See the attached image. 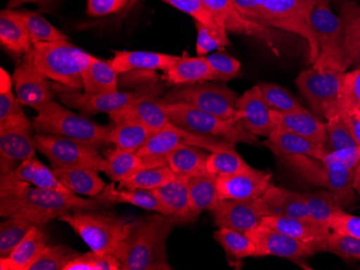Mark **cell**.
<instances>
[{"label": "cell", "instance_id": "40", "mask_svg": "<svg viewBox=\"0 0 360 270\" xmlns=\"http://www.w3.org/2000/svg\"><path fill=\"white\" fill-rule=\"evenodd\" d=\"M167 5L176 8L179 11L188 14L194 21L203 24L212 32L217 34L221 39L230 46L228 38V30L216 19L215 15L210 12L203 0H165Z\"/></svg>", "mask_w": 360, "mask_h": 270}, {"label": "cell", "instance_id": "49", "mask_svg": "<svg viewBox=\"0 0 360 270\" xmlns=\"http://www.w3.org/2000/svg\"><path fill=\"white\" fill-rule=\"evenodd\" d=\"M259 88L264 102L271 110L287 114L303 109L300 102L293 97V95L282 86L275 83H261Z\"/></svg>", "mask_w": 360, "mask_h": 270}, {"label": "cell", "instance_id": "54", "mask_svg": "<svg viewBox=\"0 0 360 270\" xmlns=\"http://www.w3.org/2000/svg\"><path fill=\"white\" fill-rule=\"evenodd\" d=\"M329 229L335 233L360 239V217L349 215L345 210L340 211L331 217Z\"/></svg>", "mask_w": 360, "mask_h": 270}, {"label": "cell", "instance_id": "5", "mask_svg": "<svg viewBox=\"0 0 360 270\" xmlns=\"http://www.w3.org/2000/svg\"><path fill=\"white\" fill-rule=\"evenodd\" d=\"M60 221L70 225L81 239L98 254H118L129 236L133 220L97 212V210H76L66 213Z\"/></svg>", "mask_w": 360, "mask_h": 270}, {"label": "cell", "instance_id": "3", "mask_svg": "<svg viewBox=\"0 0 360 270\" xmlns=\"http://www.w3.org/2000/svg\"><path fill=\"white\" fill-rule=\"evenodd\" d=\"M313 0H232L244 19L270 28L297 34L309 43V62L314 64L319 50L309 26Z\"/></svg>", "mask_w": 360, "mask_h": 270}, {"label": "cell", "instance_id": "47", "mask_svg": "<svg viewBox=\"0 0 360 270\" xmlns=\"http://www.w3.org/2000/svg\"><path fill=\"white\" fill-rule=\"evenodd\" d=\"M326 153L335 151L345 150L349 148H359L349 127L347 126L345 119L340 116H335L326 122Z\"/></svg>", "mask_w": 360, "mask_h": 270}, {"label": "cell", "instance_id": "32", "mask_svg": "<svg viewBox=\"0 0 360 270\" xmlns=\"http://www.w3.org/2000/svg\"><path fill=\"white\" fill-rule=\"evenodd\" d=\"M0 43L18 58H23L34 46L23 24L9 8L0 12Z\"/></svg>", "mask_w": 360, "mask_h": 270}, {"label": "cell", "instance_id": "59", "mask_svg": "<svg viewBox=\"0 0 360 270\" xmlns=\"http://www.w3.org/2000/svg\"><path fill=\"white\" fill-rule=\"evenodd\" d=\"M64 270H93L91 251L84 254L79 253L65 265Z\"/></svg>", "mask_w": 360, "mask_h": 270}, {"label": "cell", "instance_id": "6", "mask_svg": "<svg viewBox=\"0 0 360 270\" xmlns=\"http://www.w3.org/2000/svg\"><path fill=\"white\" fill-rule=\"evenodd\" d=\"M32 127L37 134L58 135L100 149L110 144L111 126L101 125L86 116L75 114L52 100L38 111L32 119Z\"/></svg>", "mask_w": 360, "mask_h": 270}, {"label": "cell", "instance_id": "41", "mask_svg": "<svg viewBox=\"0 0 360 270\" xmlns=\"http://www.w3.org/2000/svg\"><path fill=\"white\" fill-rule=\"evenodd\" d=\"M214 238L233 259H243L256 255V245L246 233L221 227L215 231Z\"/></svg>", "mask_w": 360, "mask_h": 270}, {"label": "cell", "instance_id": "52", "mask_svg": "<svg viewBox=\"0 0 360 270\" xmlns=\"http://www.w3.org/2000/svg\"><path fill=\"white\" fill-rule=\"evenodd\" d=\"M341 114L360 109V68L345 72L342 82Z\"/></svg>", "mask_w": 360, "mask_h": 270}, {"label": "cell", "instance_id": "50", "mask_svg": "<svg viewBox=\"0 0 360 270\" xmlns=\"http://www.w3.org/2000/svg\"><path fill=\"white\" fill-rule=\"evenodd\" d=\"M206 58L214 74L212 81L228 82L236 78L240 72V62L224 52L210 53Z\"/></svg>", "mask_w": 360, "mask_h": 270}, {"label": "cell", "instance_id": "43", "mask_svg": "<svg viewBox=\"0 0 360 270\" xmlns=\"http://www.w3.org/2000/svg\"><path fill=\"white\" fill-rule=\"evenodd\" d=\"M307 208H309V217L313 221L317 222L321 227L329 229V222L335 213L340 212L343 209L335 203L333 195L328 189H319L316 192L303 193Z\"/></svg>", "mask_w": 360, "mask_h": 270}, {"label": "cell", "instance_id": "10", "mask_svg": "<svg viewBox=\"0 0 360 270\" xmlns=\"http://www.w3.org/2000/svg\"><path fill=\"white\" fill-rule=\"evenodd\" d=\"M345 72L309 68L300 72L296 84L315 114L326 121L341 114L342 82Z\"/></svg>", "mask_w": 360, "mask_h": 270}, {"label": "cell", "instance_id": "4", "mask_svg": "<svg viewBox=\"0 0 360 270\" xmlns=\"http://www.w3.org/2000/svg\"><path fill=\"white\" fill-rule=\"evenodd\" d=\"M28 53L36 67L50 81L72 90H84L82 72L92 58L88 52L68 40H60L35 43Z\"/></svg>", "mask_w": 360, "mask_h": 270}, {"label": "cell", "instance_id": "57", "mask_svg": "<svg viewBox=\"0 0 360 270\" xmlns=\"http://www.w3.org/2000/svg\"><path fill=\"white\" fill-rule=\"evenodd\" d=\"M93 270H121L122 264L113 254H98L91 251Z\"/></svg>", "mask_w": 360, "mask_h": 270}, {"label": "cell", "instance_id": "45", "mask_svg": "<svg viewBox=\"0 0 360 270\" xmlns=\"http://www.w3.org/2000/svg\"><path fill=\"white\" fill-rule=\"evenodd\" d=\"M337 1L339 4L340 17L343 22L345 55V62H347V53L360 44V7L351 0H337Z\"/></svg>", "mask_w": 360, "mask_h": 270}, {"label": "cell", "instance_id": "44", "mask_svg": "<svg viewBox=\"0 0 360 270\" xmlns=\"http://www.w3.org/2000/svg\"><path fill=\"white\" fill-rule=\"evenodd\" d=\"M252 167L243 160L242 156L236 151H222L210 152L206 161V169L212 176H230L236 173L248 171Z\"/></svg>", "mask_w": 360, "mask_h": 270}, {"label": "cell", "instance_id": "1", "mask_svg": "<svg viewBox=\"0 0 360 270\" xmlns=\"http://www.w3.org/2000/svg\"><path fill=\"white\" fill-rule=\"evenodd\" d=\"M102 203L84 199L58 189L30 187L10 179L0 178V215L19 217L44 227L54 219L76 210H98Z\"/></svg>", "mask_w": 360, "mask_h": 270}, {"label": "cell", "instance_id": "61", "mask_svg": "<svg viewBox=\"0 0 360 270\" xmlns=\"http://www.w3.org/2000/svg\"><path fill=\"white\" fill-rule=\"evenodd\" d=\"M13 86V79L4 68L0 69V93L11 90Z\"/></svg>", "mask_w": 360, "mask_h": 270}, {"label": "cell", "instance_id": "46", "mask_svg": "<svg viewBox=\"0 0 360 270\" xmlns=\"http://www.w3.org/2000/svg\"><path fill=\"white\" fill-rule=\"evenodd\" d=\"M32 222L23 217H7L0 224V257H8L16 245L23 241L30 229Z\"/></svg>", "mask_w": 360, "mask_h": 270}, {"label": "cell", "instance_id": "8", "mask_svg": "<svg viewBox=\"0 0 360 270\" xmlns=\"http://www.w3.org/2000/svg\"><path fill=\"white\" fill-rule=\"evenodd\" d=\"M165 109L172 122L188 132L224 139L236 144L258 142L257 136L240 122L224 120L185 102H165Z\"/></svg>", "mask_w": 360, "mask_h": 270}, {"label": "cell", "instance_id": "31", "mask_svg": "<svg viewBox=\"0 0 360 270\" xmlns=\"http://www.w3.org/2000/svg\"><path fill=\"white\" fill-rule=\"evenodd\" d=\"M102 205H113V203H129L143 210L153 211L169 215L167 208L162 205L157 195L153 191L146 189H121L116 187L115 182L107 184L100 195L95 197Z\"/></svg>", "mask_w": 360, "mask_h": 270}, {"label": "cell", "instance_id": "15", "mask_svg": "<svg viewBox=\"0 0 360 270\" xmlns=\"http://www.w3.org/2000/svg\"><path fill=\"white\" fill-rule=\"evenodd\" d=\"M13 86L20 104L39 111L53 100L56 93L49 79L36 67L30 53H26L18 64L13 74Z\"/></svg>", "mask_w": 360, "mask_h": 270}, {"label": "cell", "instance_id": "37", "mask_svg": "<svg viewBox=\"0 0 360 270\" xmlns=\"http://www.w3.org/2000/svg\"><path fill=\"white\" fill-rule=\"evenodd\" d=\"M188 193H189L190 207L195 220L204 211H212L220 203L216 177H191L188 180Z\"/></svg>", "mask_w": 360, "mask_h": 270}, {"label": "cell", "instance_id": "55", "mask_svg": "<svg viewBox=\"0 0 360 270\" xmlns=\"http://www.w3.org/2000/svg\"><path fill=\"white\" fill-rule=\"evenodd\" d=\"M129 0H86V13L92 18L116 14L129 5Z\"/></svg>", "mask_w": 360, "mask_h": 270}, {"label": "cell", "instance_id": "63", "mask_svg": "<svg viewBox=\"0 0 360 270\" xmlns=\"http://www.w3.org/2000/svg\"><path fill=\"white\" fill-rule=\"evenodd\" d=\"M354 189H355L356 193L360 197V164L358 165L357 170H356L355 179H354Z\"/></svg>", "mask_w": 360, "mask_h": 270}, {"label": "cell", "instance_id": "2", "mask_svg": "<svg viewBox=\"0 0 360 270\" xmlns=\"http://www.w3.org/2000/svg\"><path fill=\"white\" fill-rule=\"evenodd\" d=\"M177 222L169 215H155L133 220L132 227L117 257L122 270H169L167 241Z\"/></svg>", "mask_w": 360, "mask_h": 270}, {"label": "cell", "instance_id": "26", "mask_svg": "<svg viewBox=\"0 0 360 270\" xmlns=\"http://www.w3.org/2000/svg\"><path fill=\"white\" fill-rule=\"evenodd\" d=\"M179 55L149 51L116 52L111 58V66L119 74L129 72H165Z\"/></svg>", "mask_w": 360, "mask_h": 270}, {"label": "cell", "instance_id": "11", "mask_svg": "<svg viewBox=\"0 0 360 270\" xmlns=\"http://www.w3.org/2000/svg\"><path fill=\"white\" fill-rule=\"evenodd\" d=\"M238 98V93L224 84L201 82L178 86L162 100L165 102H185L224 120L236 121Z\"/></svg>", "mask_w": 360, "mask_h": 270}, {"label": "cell", "instance_id": "16", "mask_svg": "<svg viewBox=\"0 0 360 270\" xmlns=\"http://www.w3.org/2000/svg\"><path fill=\"white\" fill-rule=\"evenodd\" d=\"M256 245L255 257H277L290 261H299L314 255L315 251L301 241H296L261 222L248 231Z\"/></svg>", "mask_w": 360, "mask_h": 270}, {"label": "cell", "instance_id": "62", "mask_svg": "<svg viewBox=\"0 0 360 270\" xmlns=\"http://www.w3.org/2000/svg\"><path fill=\"white\" fill-rule=\"evenodd\" d=\"M347 67L353 65L355 66V69L360 68V44L347 53Z\"/></svg>", "mask_w": 360, "mask_h": 270}, {"label": "cell", "instance_id": "34", "mask_svg": "<svg viewBox=\"0 0 360 270\" xmlns=\"http://www.w3.org/2000/svg\"><path fill=\"white\" fill-rule=\"evenodd\" d=\"M118 76L110 62L92 55L88 67L82 72L84 92L90 95L117 92L119 90Z\"/></svg>", "mask_w": 360, "mask_h": 270}, {"label": "cell", "instance_id": "48", "mask_svg": "<svg viewBox=\"0 0 360 270\" xmlns=\"http://www.w3.org/2000/svg\"><path fill=\"white\" fill-rule=\"evenodd\" d=\"M78 254L68 245H48L27 270H64L65 265Z\"/></svg>", "mask_w": 360, "mask_h": 270}, {"label": "cell", "instance_id": "20", "mask_svg": "<svg viewBox=\"0 0 360 270\" xmlns=\"http://www.w3.org/2000/svg\"><path fill=\"white\" fill-rule=\"evenodd\" d=\"M261 217H286L311 219L303 193L292 192L271 184L266 192L254 201Z\"/></svg>", "mask_w": 360, "mask_h": 270}, {"label": "cell", "instance_id": "35", "mask_svg": "<svg viewBox=\"0 0 360 270\" xmlns=\"http://www.w3.org/2000/svg\"><path fill=\"white\" fill-rule=\"evenodd\" d=\"M58 180L70 192L95 198L102 193L106 183L100 177V171L93 169H53Z\"/></svg>", "mask_w": 360, "mask_h": 270}, {"label": "cell", "instance_id": "28", "mask_svg": "<svg viewBox=\"0 0 360 270\" xmlns=\"http://www.w3.org/2000/svg\"><path fill=\"white\" fill-rule=\"evenodd\" d=\"M163 72L162 79L176 86L212 81L214 76L206 56H178Z\"/></svg>", "mask_w": 360, "mask_h": 270}, {"label": "cell", "instance_id": "21", "mask_svg": "<svg viewBox=\"0 0 360 270\" xmlns=\"http://www.w3.org/2000/svg\"><path fill=\"white\" fill-rule=\"evenodd\" d=\"M272 175L266 171L250 170L216 178L221 199L255 201L266 192L272 183Z\"/></svg>", "mask_w": 360, "mask_h": 270}, {"label": "cell", "instance_id": "27", "mask_svg": "<svg viewBox=\"0 0 360 270\" xmlns=\"http://www.w3.org/2000/svg\"><path fill=\"white\" fill-rule=\"evenodd\" d=\"M48 241L49 235L44 227L34 225L8 257H0V269L27 270L48 245Z\"/></svg>", "mask_w": 360, "mask_h": 270}, {"label": "cell", "instance_id": "30", "mask_svg": "<svg viewBox=\"0 0 360 270\" xmlns=\"http://www.w3.org/2000/svg\"><path fill=\"white\" fill-rule=\"evenodd\" d=\"M271 116L276 126L315 141L317 144H325L327 138L326 123L307 109L287 114L271 110Z\"/></svg>", "mask_w": 360, "mask_h": 270}, {"label": "cell", "instance_id": "53", "mask_svg": "<svg viewBox=\"0 0 360 270\" xmlns=\"http://www.w3.org/2000/svg\"><path fill=\"white\" fill-rule=\"evenodd\" d=\"M196 53L199 56H206L218 49H224L229 46L217 34L214 33L203 24L195 22Z\"/></svg>", "mask_w": 360, "mask_h": 270}, {"label": "cell", "instance_id": "56", "mask_svg": "<svg viewBox=\"0 0 360 270\" xmlns=\"http://www.w3.org/2000/svg\"><path fill=\"white\" fill-rule=\"evenodd\" d=\"M16 95L12 90L0 93V122H5L14 116L23 114V109Z\"/></svg>", "mask_w": 360, "mask_h": 270}, {"label": "cell", "instance_id": "9", "mask_svg": "<svg viewBox=\"0 0 360 270\" xmlns=\"http://www.w3.org/2000/svg\"><path fill=\"white\" fill-rule=\"evenodd\" d=\"M34 144L53 169H93L100 173L106 169V158L90 144L50 134L35 135Z\"/></svg>", "mask_w": 360, "mask_h": 270}, {"label": "cell", "instance_id": "23", "mask_svg": "<svg viewBox=\"0 0 360 270\" xmlns=\"http://www.w3.org/2000/svg\"><path fill=\"white\" fill-rule=\"evenodd\" d=\"M216 227L248 233L260 224L262 217L255 208L254 201L221 199L212 210Z\"/></svg>", "mask_w": 360, "mask_h": 270}, {"label": "cell", "instance_id": "14", "mask_svg": "<svg viewBox=\"0 0 360 270\" xmlns=\"http://www.w3.org/2000/svg\"><path fill=\"white\" fill-rule=\"evenodd\" d=\"M150 88L133 90V92L117 90V92L106 93V94L90 95L84 92L81 93L80 90H72L54 82L52 83V90L63 104L76 109L89 116L97 114H106L110 116L117 111L122 110L123 108L129 106L131 102L150 90Z\"/></svg>", "mask_w": 360, "mask_h": 270}, {"label": "cell", "instance_id": "36", "mask_svg": "<svg viewBox=\"0 0 360 270\" xmlns=\"http://www.w3.org/2000/svg\"><path fill=\"white\" fill-rule=\"evenodd\" d=\"M208 155L210 154H207L203 149L190 146V144H184L169 153L165 157V161L172 170L177 175L189 177V178L207 176L210 175L206 169Z\"/></svg>", "mask_w": 360, "mask_h": 270}, {"label": "cell", "instance_id": "33", "mask_svg": "<svg viewBox=\"0 0 360 270\" xmlns=\"http://www.w3.org/2000/svg\"><path fill=\"white\" fill-rule=\"evenodd\" d=\"M0 178L19 181V182L27 183L42 189H54L63 192H70L58 180L53 168L50 169L42 164L36 156L30 157L27 160L23 161L11 173L6 176H0Z\"/></svg>", "mask_w": 360, "mask_h": 270}, {"label": "cell", "instance_id": "58", "mask_svg": "<svg viewBox=\"0 0 360 270\" xmlns=\"http://www.w3.org/2000/svg\"><path fill=\"white\" fill-rule=\"evenodd\" d=\"M342 118L345 119L347 126L349 127L356 142L360 149V109L356 110L345 111L341 114Z\"/></svg>", "mask_w": 360, "mask_h": 270}, {"label": "cell", "instance_id": "42", "mask_svg": "<svg viewBox=\"0 0 360 270\" xmlns=\"http://www.w3.org/2000/svg\"><path fill=\"white\" fill-rule=\"evenodd\" d=\"M177 173L172 170L169 165L151 167L135 173L132 177L119 182L121 189H146L153 191L169 181L173 180Z\"/></svg>", "mask_w": 360, "mask_h": 270}, {"label": "cell", "instance_id": "12", "mask_svg": "<svg viewBox=\"0 0 360 270\" xmlns=\"http://www.w3.org/2000/svg\"><path fill=\"white\" fill-rule=\"evenodd\" d=\"M319 160L325 173L323 187L328 189L343 210L353 205L357 201L354 179L360 164V149L349 148L326 153Z\"/></svg>", "mask_w": 360, "mask_h": 270}, {"label": "cell", "instance_id": "7", "mask_svg": "<svg viewBox=\"0 0 360 270\" xmlns=\"http://www.w3.org/2000/svg\"><path fill=\"white\" fill-rule=\"evenodd\" d=\"M309 26L319 46V54L313 67L347 72L343 22L330 7V0H313Z\"/></svg>", "mask_w": 360, "mask_h": 270}, {"label": "cell", "instance_id": "38", "mask_svg": "<svg viewBox=\"0 0 360 270\" xmlns=\"http://www.w3.org/2000/svg\"><path fill=\"white\" fill-rule=\"evenodd\" d=\"M153 133L155 132L153 130L143 123L124 121L111 126L108 138L110 144L116 148L127 152L136 153L150 138Z\"/></svg>", "mask_w": 360, "mask_h": 270}, {"label": "cell", "instance_id": "39", "mask_svg": "<svg viewBox=\"0 0 360 270\" xmlns=\"http://www.w3.org/2000/svg\"><path fill=\"white\" fill-rule=\"evenodd\" d=\"M13 12L25 27L32 43L68 40V36L52 25L50 22L46 21L41 14L28 10L13 9Z\"/></svg>", "mask_w": 360, "mask_h": 270}, {"label": "cell", "instance_id": "51", "mask_svg": "<svg viewBox=\"0 0 360 270\" xmlns=\"http://www.w3.org/2000/svg\"><path fill=\"white\" fill-rule=\"evenodd\" d=\"M328 251L349 262H360V239L330 231Z\"/></svg>", "mask_w": 360, "mask_h": 270}, {"label": "cell", "instance_id": "13", "mask_svg": "<svg viewBox=\"0 0 360 270\" xmlns=\"http://www.w3.org/2000/svg\"><path fill=\"white\" fill-rule=\"evenodd\" d=\"M32 130L25 114L0 122V176L9 175L23 161L36 156Z\"/></svg>", "mask_w": 360, "mask_h": 270}, {"label": "cell", "instance_id": "22", "mask_svg": "<svg viewBox=\"0 0 360 270\" xmlns=\"http://www.w3.org/2000/svg\"><path fill=\"white\" fill-rule=\"evenodd\" d=\"M262 223L301 241L315 252L328 251V237L330 231L312 219L299 217H264Z\"/></svg>", "mask_w": 360, "mask_h": 270}, {"label": "cell", "instance_id": "25", "mask_svg": "<svg viewBox=\"0 0 360 270\" xmlns=\"http://www.w3.org/2000/svg\"><path fill=\"white\" fill-rule=\"evenodd\" d=\"M188 180L189 177L177 175L173 180L153 191L177 224L196 221L190 207Z\"/></svg>", "mask_w": 360, "mask_h": 270}, {"label": "cell", "instance_id": "17", "mask_svg": "<svg viewBox=\"0 0 360 270\" xmlns=\"http://www.w3.org/2000/svg\"><path fill=\"white\" fill-rule=\"evenodd\" d=\"M203 1L228 32L256 38L264 42L266 46L274 52L275 55H280L277 49V34L273 32L272 28L244 19L240 12L236 10L232 0H203Z\"/></svg>", "mask_w": 360, "mask_h": 270}, {"label": "cell", "instance_id": "19", "mask_svg": "<svg viewBox=\"0 0 360 270\" xmlns=\"http://www.w3.org/2000/svg\"><path fill=\"white\" fill-rule=\"evenodd\" d=\"M236 121L255 136L269 137L276 128L271 109L264 102L259 86H252L238 96L236 104Z\"/></svg>", "mask_w": 360, "mask_h": 270}, {"label": "cell", "instance_id": "29", "mask_svg": "<svg viewBox=\"0 0 360 270\" xmlns=\"http://www.w3.org/2000/svg\"><path fill=\"white\" fill-rule=\"evenodd\" d=\"M167 165L163 158H149L134 152H127L116 148L106 155V169L104 173L112 182H121L135 173L151 167Z\"/></svg>", "mask_w": 360, "mask_h": 270}, {"label": "cell", "instance_id": "24", "mask_svg": "<svg viewBox=\"0 0 360 270\" xmlns=\"http://www.w3.org/2000/svg\"><path fill=\"white\" fill-rule=\"evenodd\" d=\"M264 146L278 157L309 156L321 158L326 154L325 146L276 126Z\"/></svg>", "mask_w": 360, "mask_h": 270}, {"label": "cell", "instance_id": "60", "mask_svg": "<svg viewBox=\"0 0 360 270\" xmlns=\"http://www.w3.org/2000/svg\"><path fill=\"white\" fill-rule=\"evenodd\" d=\"M58 0H10L8 8L14 9L15 7L23 5V4H35L44 11H51L58 5Z\"/></svg>", "mask_w": 360, "mask_h": 270}, {"label": "cell", "instance_id": "18", "mask_svg": "<svg viewBox=\"0 0 360 270\" xmlns=\"http://www.w3.org/2000/svg\"><path fill=\"white\" fill-rule=\"evenodd\" d=\"M160 88L153 86L141 97L131 102L122 110L117 111L110 114L109 118L113 124L124 122V121H136L148 126L153 132L162 130L172 123L165 100L159 97Z\"/></svg>", "mask_w": 360, "mask_h": 270}]
</instances>
